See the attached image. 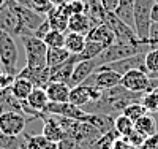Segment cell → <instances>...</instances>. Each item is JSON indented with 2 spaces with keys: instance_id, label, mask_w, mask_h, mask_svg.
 I'll use <instances>...</instances> for the list:
<instances>
[{
  "instance_id": "d6a6232c",
  "label": "cell",
  "mask_w": 158,
  "mask_h": 149,
  "mask_svg": "<svg viewBox=\"0 0 158 149\" xmlns=\"http://www.w3.org/2000/svg\"><path fill=\"white\" fill-rule=\"evenodd\" d=\"M62 8L67 13V16L81 15V13H85V2L84 0H70V2L63 3Z\"/></svg>"
},
{
  "instance_id": "74e56055",
  "label": "cell",
  "mask_w": 158,
  "mask_h": 149,
  "mask_svg": "<svg viewBox=\"0 0 158 149\" xmlns=\"http://www.w3.org/2000/svg\"><path fill=\"white\" fill-rule=\"evenodd\" d=\"M147 43L152 49H158V22H152L150 30H149V40Z\"/></svg>"
},
{
  "instance_id": "f907efd6",
  "label": "cell",
  "mask_w": 158,
  "mask_h": 149,
  "mask_svg": "<svg viewBox=\"0 0 158 149\" xmlns=\"http://www.w3.org/2000/svg\"><path fill=\"white\" fill-rule=\"evenodd\" d=\"M155 2H158V0H155Z\"/></svg>"
},
{
  "instance_id": "7402d4cb",
  "label": "cell",
  "mask_w": 158,
  "mask_h": 149,
  "mask_svg": "<svg viewBox=\"0 0 158 149\" xmlns=\"http://www.w3.org/2000/svg\"><path fill=\"white\" fill-rule=\"evenodd\" d=\"M48 103H49V99L43 87H35L30 92V95L27 97V105L33 111H38V113H44Z\"/></svg>"
},
{
  "instance_id": "277c9868",
  "label": "cell",
  "mask_w": 158,
  "mask_h": 149,
  "mask_svg": "<svg viewBox=\"0 0 158 149\" xmlns=\"http://www.w3.org/2000/svg\"><path fill=\"white\" fill-rule=\"evenodd\" d=\"M21 43L24 48L25 67L33 70H44L48 67V46L43 40L36 37H21Z\"/></svg>"
},
{
  "instance_id": "5bb4252c",
  "label": "cell",
  "mask_w": 158,
  "mask_h": 149,
  "mask_svg": "<svg viewBox=\"0 0 158 149\" xmlns=\"http://www.w3.org/2000/svg\"><path fill=\"white\" fill-rule=\"evenodd\" d=\"M41 122H43L41 135H44L48 140L54 141V143H60V141L65 138V132L62 130V127L59 125V122L56 121L54 116L43 114V116H41Z\"/></svg>"
},
{
  "instance_id": "7c38bea8",
  "label": "cell",
  "mask_w": 158,
  "mask_h": 149,
  "mask_svg": "<svg viewBox=\"0 0 158 149\" xmlns=\"http://www.w3.org/2000/svg\"><path fill=\"white\" fill-rule=\"evenodd\" d=\"M98 62L95 59L92 60H81L74 65V70H73V75H71V79H70V87H76L79 84H82L84 81L94 73L97 68H98Z\"/></svg>"
},
{
  "instance_id": "6da1fadb",
  "label": "cell",
  "mask_w": 158,
  "mask_h": 149,
  "mask_svg": "<svg viewBox=\"0 0 158 149\" xmlns=\"http://www.w3.org/2000/svg\"><path fill=\"white\" fill-rule=\"evenodd\" d=\"M142 97H144V94L130 92L122 84H118L108 90H103L100 100L87 103L85 106H82V110L89 114L100 113V114H108L111 117H117L118 114L123 113V110L128 105L141 102Z\"/></svg>"
},
{
  "instance_id": "f546056e",
  "label": "cell",
  "mask_w": 158,
  "mask_h": 149,
  "mask_svg": "<svg viewBox=\"0 0 158 149\" xmlns=\"http://www.w3.org/2000/svg\"><path fill=\"white\" fill-rule=\"evenodd\" d=\"M144 65H146L149 78H158V49H150L146 52Z\"/></svg>"
},
{
  "instance_id": "d6986e66",
  "label": "cell",
  "mask_w": 158,
  "mask_h": 149,
  "mask_svg": "<svg viewBox=\"0 0 158 149\" xmlns=\"http://www.w3.org/2000/svg\"><path fill=\"white\" fill-rule=\"evenodd\" d=\"M62 5H63V3H62ZM62 5L54 7V8H52L48 15H46V18H48L51 27H52L54 30H59V32L67 33V32H68V19H70V16H67V13L63 11Z\"/></svg>"
},
{
  "instance_id": "4fadbf2b",
  "label": "cell",
  "mask_w": 158,
  "mask_h": 149,
  "mask_svg": "<svg viewBox=\"0 0 158 149\" xmlns=\"http://www.w3.org/2000/svg\"><path fill=\"white\" fill-rule=\"evenodd\" d=\"M21 149H59L57 143L48 140L44 135H30L22 133L21 135Z\"/></svg>"
},
{
  "instance_id": "f6af8a7d",
  "label": "cell",
  "mask_w": 158,
  "mask_h": 149,
  "mask_svg": "<svg viewBox=\"0 0 158 149\" xmlns=\"http://www.w3.org/2000/svg\"><path fill=\"white\" fill-rule=\"evenodd\" d=\"M153 92H155V97H156V102H158V89H155Z\"/></svg>"
},
{
  "instance_id": "8fae6325",
  "label": "cell",
  "mask_w": 158,
  "mask_h": 149,
  "mask_svg": "<svg viewBox=\"0 0 158 149\" xmlns=\"http://www.w3.org/2000/svg\"><path fill=\"white\" fill-rule=\"evenodd\" d=\"M144 59H146V52H142V54H136V56H131V57H127V59H122V60H117V62H111V64H106V65H101L104 67V68H108V70H112L118 75H125L128 73L130 70H142V72H146V65H144Z\"/></svg>"
},
{
  "instance_id": "cb8c5ba5",
  "label": "cell",
  "mask_w": 158,
  "mask_h": 149,
  "mask_svg": "<svg viewBox=\"0 0 158 149\" xmlns=\"http://www.w3.org/2000/svg\"><path fill=\"white\" fill-rule=\"evenodd\" d=\"M87 43V37L82 33H76V32H67L65 33V48L68 49L70 54H81L82 49L85 48Z\"/></svg>"
},
{
  "instance_id": "60d3db41",
  "label": "cell",
  "mask_w": 158,
  "mask_h": 149,
  "mask_svg": "<svg viewBox=\"0 0 158 149\" xmlns=\"http://www.w3.org/2000/svg\"><path fill=\"white\" fill-rule=\"evenodd\" d=\"M112 149H138V147H135V146H131L123 137H118L115 141H114V144H112Z\"/></svg>"
},
{
  "instance_id": "9c48e42d",
  "label": "cell",
  "mask_w": 158,
  "mask_h": 149,
  "mask_svg": "<svg viewBox=\"0 0 158 149\" xmlns=\"http://www.w3.org/2000/svg\"><path fill=\"white\" fill-rule=\"evenodd\" d=\"M120 84L135 94H147L149 92V84H150V78L146 72L142 70H130L128 73H125L122 76Z\"/></svg>"
},
{
  "instance_id": "b9f144b4",
  "label": "cell",
  "mask_w": 158,
  "mask_h": 149,
  "mask_svg": "<svg viewBox=\"0 0 158 149\" xmlns=\"http://www.w3.org/2000/svg\"><path fill=\"white\" fill-rule=\"evenodd\" d=\"M117 3H118V0H101V5H103L104 11H114Z\"/></svg>"
},
{
  "instance_id": "5b68a950",
  "label": "cell",
  "mask_w": 158,
  "mask_h": 149,
  "mask_svg": "<svg viewBox=\"0 0 158 149\" xmlns=\"http://www.w3.org/2000/svg\"><path fill=\"white\" fill-rule=\"evenodd\" d=\"M153 3L155 0H135V32L142 43H147L149 40Z\"/></svg>"
},
{
  "instance_id": "4316f807",
  "label": "cell",
  "mask_w": 158,
  "mask_h": 149,
  "mask_svg": "<svg viewBox=\"0 0 158 149\" xmlns=\"http://www.w3.org/2000/svg\"><path fill=\"white\" fill-rule=\"evenodd\" d=\"M71 56L73 54H70L65 46L63 48H48V57H46L48 67L49 68H56V67L65 64Z\"/></svg>"
},
{
  "instance_id": "d590c367",
  "label": "cell",
  "mask_w": 158,
  "mask_h": 149,
  "mask_svg": "<svg viewBox=\"0 0 158 149\" xmlns=\"http://www.w3.org/2000/svg\"><path fill=\"white\" fill-rule=\"evenodd\" d=\"M125 140H127L131 146H135V147L141 149V146L144 144V141L147 140V137H146V135H142L141 132H138V130L135 129L133 132H131V133L128 135V137H125Z\"/></svg>"
},
{
  "instance_id": "ac0fdd59",
  "label": "cell",
  "mask_w": 158,
  "mask_h": 149,
  "mask_svg": "<svg viewBox=\"0 0 158 149\" xmlns=\"http://www.w3.org/2000/svg\"><path fill=\"white\" fill-rule=\"evenodd\" d=\"M97 24L90 19L87 13H81V15H73L68 19V32H76L82 33L87 37V33L92 30V27H95Z\"/></svg>"
},
{
  "instance_id": "ee69618b",
  "label": "cell",
  "mask_w": 158,
  "mask_h": 149,
  "mask_svg": "<svg viewBox=\"0 0 158 149\" xmlns=\"http://www.w3.org/2000/svg\"><path fill=\"white\" fill-rule=\"evenodd\" d=\"M51 2H52V5H54V7H59V5L63 3V0H51Z\"/></svg>"
},
{
  "instance_id": "d4e9b609",
  "label": "cell",
  "mask_w": 158,
  "mask_h": 149,
  "mask_svg": "<svg viewBox=\"0 0 158 149\" xmlns=\"http://www.w3.org/2000/svg\"><path fill=\"white\" fill-rule=\"evenodd\" d=\"M135 129L138 132H141L142 135H146V137H153L155 133H158V124H156V119L153 114L147 113L146 116H142L141 119H138L135 122Z\"/></svg>"
},
{
  "instance_id": "4dcf8cb0",
  "label": "cell",
  "mask_w": 158,
  "mask_h": 149,
  "mask_svg": "<svg viewBox=\"0 0 158 149\" xmlns=\"http://www.w3.org/2000/svg\"><path fill=\"white\" fill-rule=\"evenodd\" d=\"M149 111L146 110V106H144L141 102H136V103H131V105H128L125 110H123V113L122 114H125L128 119H131L133 122H136L138 119H141L142 116H146Z\"/></svg>"
},
{
  "instance_id": "30bf717a",
  "label": "cell",
  "mask_w": 158,
  "mask_h": 149,
  "mask_svg": "<svg viewBox=\"0 0 158 149\" xmlns=\"http://www.w3.org/2000/svg\"><path fill=\"white\" fill-rule=\"evenodd\" d=\"M43 114H52V116H65V117H71V119H77V121H85L87 114L82 108H79L70 102L65 103H56V102H49L46 110Z\"/></svg>"
},
{
  "instance_id": "681fc988",
  "label": "cell",
  "mask_w": 158,
  "mask_h": 149,
  "mask_svg": "<svg viewBox=\"0 0 158 149\" xmlns=\"http://www.w3.org/2000/svg\"><path fill=\"white\" fill-rule=\"evenodd\" d=\"M2 92H3V90H2V89H0V94H2Z\"/></svg>"
},
{
  "instance_id": "603a6c76",
  "label": "cell",
  "mask_w": 158,
  "mask_h": 149,
  "mask_svg": "<svg viewBox=\"0 0 158 149\" xmlns=\"http://www.w3.org/2000/svg\"><path fill=\"white\" fill-rule=\"evenodd\" d=\"M35 89L33 83L29 81L27 78H21V76H16L15 83L11 84L10 87V92L15 95L18 100H27V97L30 95V92Z\"/></svg>"
},
{
  "instance_id": "7dc6e473",
  "label": "cell",
  "mask_w": 158,
  "mask_h": 149,
  "mask_svg": "<svg viewBox=\"0 0 158 149\" xmlns=\"http://www.w3.org/2000/svg\"><path fill=\"white\" fill-rule=\"evenodd\" d=\"M67 2H70V0H63V3H67Z\"/></svg>"
},
{
  "instance_id": "f35d334b",
  "label": "cell",
  "mask_w": 158,
  "mask_h": 149,
  "mask_svg": "<svg viewBox=\"0 0 158 149\" xmlns=\"http://www.w3.org/2000/svg\"><path fill=\"white\" fill-rule=\"evenodd\" d=\"M57 146H59V149H87L82 144H79L76 140L70 138V137H65L60 143H57Z\"/></svg>"
},
{
  "instance_id": "52a82bcc",
  "label": "cell",
  "mask_w": 158,
  "mask_h": 149,
  "mask_svg": "<svg viewBox=\"0 0 158 149\" xmlns=\"http://www.w3.org/2000/svg\"><path fill=\"white\" fill-rule=\"evenodd\" d=\"M101 22L106 24L109 29L114 32L117 42H120V43H133V45L142 43V42H139V38H138L136 32L133 30V27H130L125 22H122L112 11H106V13H104Z\"/></svg>"
},
{
  "instance_id": "e0dca14e",
  "label": "cell",
  "mask_w": 158,
  "mask_h": 149,
  "mask_svg": "<svg viewBox=\"0 0 158 149\" xmlns=\"http://www.w3.org/2000/svg\"><path fill=\"white\" fill-rule=\"evenodd\" d=\"M44 90L48 94L49 102H56V103H65L70 99V90L71 87L68 84L63 83H56V81H49L44 86Z\"/></svg>"
},
{
  "instance_id": "2e32d148",
  "label": "cell",
  "mask_w": 158,
  "mask_h": 149,
  "mask_svg": "<svg viewBox=\"0 0 158 149\" xmlns=\"http://www.w3.org/2000/svg\"><path fill=\"white\" fill-rule=\"evenodd\" d=\"M77 56H73L56 68H49L51 70V81H56V83H63V84H70V79H71V75H73V70H74V65L77 64Z\"/></svg>"
},
{
  "instance_id": "e575fe53",
  "label": "cell",
  "mask_w": 158,
  "mask_h": 149,
  "mask_svg": "<svg viewBox=\"0 0 158 149\" xmlns=\"http://www.w3.org/2000/svg\"><path fill=\"white\" fill-rule=\"evenodd\" d=\"M52 8H54V5L51 0H32V10L43 16H46Z\"/></svg>"
},
{
  "instance_id": "9a60e30c",
  "label": "cell",
  "mask_w": 158,
  "mask_h": 149,
  "mask_svg": "<svg viewBox=\"0 0 158 149\" xmlns=\"http://www.w3.org/2000/svg\"><path fill=\"white\" fill-rule=\"evenodd\" d=\"M87 40L89 42H97V43L103 45L104 48H108V46H111L117 42L114 32L103 22L97 24L95 27H92V30L87 33Z\"/></svg>"
},
{
  "instance_id": "ba28073f",
  "label": "cell",
  "mask_w": 158,
  "mask_h": 149,
  "mask_svg": "<svg viewBox=\"0 0 158 149\" xmlns=\"http://www.w3.org/2000/svg\"><path fill=\"white\" fill-rule=\"evenodd\" d=\"M122 81V75H118L112 70H108L104 67H98V68L92 73L82 84L85 86H94L97 89H100L101 92L103 90H108L111 87H115L120 84Z\"/></svg>"
},
{
  "instance_id": "836d02e7",
  "label": "cell",
  "mask_w": 158,
  "mask_h": 149,
  "mask_svg": "<svg viewBox=\"0 0 158 149\" xmlns=\"http://www.w3.org/2000/svg\"><path fill=\"white\" fill-rule=\"evenodd\" d=\"M141 103L146 106V110H147L149 113H158V102H156V97H155V92H153V90L144 94Z\"/></svg>"
},
{
  "instance_id": "484cf974",
  "label": "cell",
  "mask_w": 158,
  "mask_h": 149,
  "mask_svg": "<svg viewBox=\"0 0 158 149\" xmlns=\"http://www.w3.org/2000/svg\"><path fill=\"white\" fill-rule=\"evenodd\" d=\"M68 102L73 103V105H76V106H79V108H82V106H85L87 103H90L92 99H90L89 86H85V84H79V86H76V87H71Z\"/></svg>"
},
{
  "instance_id": "ab89813d",
  "label": "cell",
  "mask_w": 158,
  "mask_h": 149,
  "mask_svg": "<svg viewBox=\"0 0 158 149\" xmlns=\"http://www.w3.org/2000/svg\"><path fill=\"white\" fill-rule=\"evenodd\" d=\"M49 30H52V27H51V24H49V21H48V18L38 25V29L33 32V37H36V38H40V40H44V37L48 35V32Z\"/></svg>"
},
{
  "instance_id": "8d00e7d4",
  "label": "cell",
  "mask_w": 158,
  "mask_h": 149,
  "mask_svg": "<svg viewBox=\"0 0 158 149\" xmlns=\"http://www.w3.org/2000/svg\"><path fill=\"white\" fill-rule=\"evenodd\" d=\"M16 76L10 75L8 72H5L3 68H0V89L2 90H8L11 87V84L15 83Z\"/></svg>"
},
{
  "instance_id": "3957f363",
  "label": "cell",
  "mask_w": 158,
  "mask_h": 149,
  "mask_svg": "<svg viewBox=\"0 0 158 149\" xmlns=\"http://www.w3.org/2000/svg\"><path fill=\"white\" fill-rule=\"evenodd\" d=\"M150 45L147 43H120V42H115L114 45L104 48V51L100 54V56L95 59L98 62V65H106L111 62H117V60H122L131 56H136V54H142V52H147L150 51Z\"/></svg>"
},
{
  "instance_id": "83f0119b",
  "label": "cell",
  "mask_w": 158,
  "mask_h": 149,
  "mask_svg": "<svg viewBox=\"0 0 158 149\" xmlns=\"http://www.w3.org/2000/svg\"><path fill=\"white\" fill-rule=\"evenodd\" d=\"M104 51V46L97 43V42H89L85 43V48L82 49L81 54H77V60H92V59H97L100 54Z\"/></svg>"
},
{
  "instance_id": "f1b7e54d",
  "label": "cell",
  "mask_w": 158,
  "mask_h": 149,
  "mask_svg": "<svg viewBox=\"0 0 158 149\" xmlns=\"http://www.w3.org/2000/svg\"><path fill=\"white\" fill-rule=\"evenodd\" d=\"M114 127H115L117 133L125 138L135 130V122L131 119H128L125 114H118L117 117H114Z\"/></svg>"
},
{
  "instance_id": "7bdbcfd3",
  "label": "cell",
  "mask_w": 158,
  "mask_h": 149,
  "mask_svg": "<svg viewBox=\"0 0 158 149\" xmlns=\"http://www.w3.org/2000/svg\"><path fill=\"white\" fill-rule=\"evenodd\" d=\"M152 22H158V2H155L152 7Z\"/></svg>"
},
{
  "instance_id": "8992f818",
  "label": "cell",
  "mask_w": 158,
  "mask_h": 149,
  "mask_svg": "<svg viewBox=\"0 0 158 149\" xmlns=\"http://www.w3.org/2000/svg\"><path fill=\"white\" fill-rule=\"evenodd\" d=\"M33 117L19 111H5L0 114V132L6 137H21L25 132V125Z\"/></svg>"
},
{
  "instance_id": "c3c4849f",
  "label": "cell",
  "mask_w": 158,
  "mask_h": 149,
  "mask_svg": "<svg viewBox=\"0 0 158 149\" xmlns=\"http://www.w3.org/2000/svg\"><path fill=\"white\" fill-rule=\"evenodd\" d=\"M0 68H2V60H0Z\"/></svg>"
},
{
  "instance_id": "ffe728a7",
  "label": "cell",
  "mask_w": 158,
  "mask_h": 149,
  "mask_svg": "<svg viewBox=\"0 0 158 149\" xmlns=\"http://www.w3.org/2000/svg\"><path fill=\"white\" fill-rule=\"evenodd\" d=\"M112 13L122 22L133 27L135 30V0H118V3Z\"/></svg>"
},
{
  "instance_id": "44dd1931",
  "label": "cell",
  "mask_w": 158,
  "mask_h": 149,
  "mask_svg": "<svg viewBox=\"0 0 158 149\" xmlns=\"http://www.w3.org/2000/svg\"><path fill=\"white\" fill-rule=\"evenodd\" d=\"M85 122L92 124L101 135L108 133L111 130H114V117L108 116V114H100V113H95V114H87V119Z\"/></svg>"
},
{
  "instance_id": "1f68e13d",
  "label": "cell",
  "mask_w": 158,
  "mask_h": 149,
  "mask_svg": "<svg viewBox=\"0 0 158 149\" xmlns=\"http://www.w3.org/2000/svg\"><path fill=\"white\" fill-rule=\"evenodd\" d=\"M43 42L46 43L48 48H63L65 46V33L52 29L48 32V35L44 37Z\"/></svg>"
},
{
  "instance_id": "bcb514c9",
  "label": "cell",
  "mask_w": 158,
  "mask_h": 149,
  "mask_svg": "<svg viewBox=\"0 0 158 149\" xmlns=\"http://www.w3.org/2000/svg\"><path fill=\"white\" fill-rule=\"evenodd\" d=\"M3 3H5V0H0V8L3 7Z\"/></svg>"
},
{
  "instance_id": "7a4b0ae2",
  "label": "cell",
  "mask_w": 158,
  "mask_h": 149,
  "mask_svg": "<svg viewBox=\"0 0 158 149\" xmlns=\"http://www.w3.org/2000/svg\"><path fill=\"white\" fill-rule=\"evenodd\" d=\"M0 60L2 68L13 76H18L25 67V62H21V52L13 35L0 30Z\"/></svg>"
}]
</instances>
